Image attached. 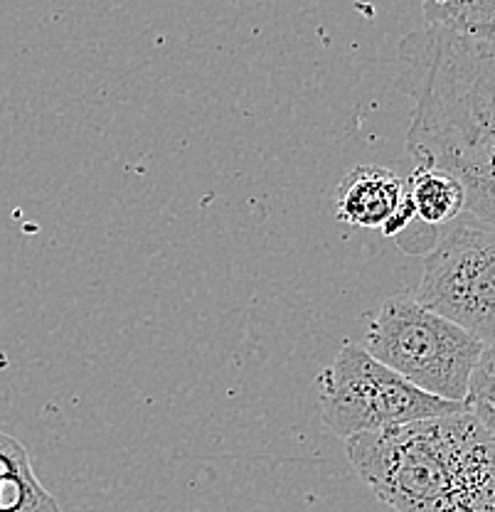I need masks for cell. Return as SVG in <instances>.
Returning a JSON list of instances; mask_svg holds the SVG:
<instances>
[{"label": "cell", "mask_w": 495, "mask_h": 512, "mask_svg": "<svg viewBox=\"0 0 495 512\" xmlns=\"http://www.w3.org/2000/svg\"><path fill=\"white\" fill-rule=\"evenodd\" d=\"M404 192L412 200L417 222L431 229H444L466 212V190L459 178L436 165L417 163L404 183Z\"/></svg>", "instance_id": "7"}, {"label": "cell", "mask_w": 495, "mask_h": 512, "mask_svg": "<svg viewBox=\"0 0 495 512\" xmlns=\"http://www.w3.org/2000/svg\"><path fill=\"white\" fill-rule=\"evenodd\" d=\"M424 28L495 40V0H424Z\"/></svg>", "instance_id": "9"}, {"label": "cell", "mask_w": 495, "mask_h": 512, "mask_svg": "<svg viewBox=\"0 0 495 512\" xmlns=\"http://www.w3.org/2000/svg\"><path fill=\"white\" fill-rule=\"evenodd\" d=\"M466 407L481 419L495 439V345H486L468 387Z\"/></svg>", "instance_id": "10"}, {"label": "cell", "mask_w": 495, "mask_h": 512, "mask_svg": "<svg viewBox=\"0 0 495 512\" xmlns=\"http://www.w3.org/2000/svg\"><path fill=\"white\" fill-rule=\"evenodd\" d=\"M422 306L495 345V224L461 215L424 254L414 293Z\"/></svg>", "instance_id": "5"}, {"label": "cell", "mask_w": 495, "mask_h": 512, "mask_svg": "<svg viewBox=\"0 0 495 512\" xmlns=\"http://www.w3.org/2000/svg\"><path fill=\"white\" fill-rule=\"evenodd\" d=\"M345 453L395 512H495V439L468 407L350 436Z\"/></svg>", "instance_id": "1"}, {"label": "cell", "mask_w": 495, "mask_h": 512, "mask_svg": "<svg viewBox=\"0 0 495 512\" xmlns=\"http://www.w3.org/2000/svg\"><path fill=\"white\" fill-rule=\"evenodd\" d=\"M404 200V180L382 165H358L335 192V217L350 227L382 229Z\"/></svg>", "instance_id": "6"}, {"label": "cell", "mask_w": 495, "mask_h": 512, "mask_svg": "<svg viewBox=\"0 0 495 512\" xmlns=\"http://www.w3.org/2000/svg\"><path fill=\"white\" fill-rule=\"evenodd\" d=\"M323 424L340 439L390 429L409 421L454 414L466 402H449L404 380L363 345L345 343L318 377Z\"/></svg>", "instance_id": "4"}, {"label": "cell", "mask_w": 495, "mask_h": 512, "mask_svg": "<svg viewBox=\"0 0 495 512\" xmlns=\"http://www.w3.org/2000/svg\"><path fill=\"white\" fill-rule=\"evenodd\" d=\"M0 512H62L30 463L28 448L0 431Z\"/></svg>", "instance_id": "8"}, {"label": "cell", "mask_w": 495, "mask_h": 512, "mask_svg": "<svg viewBox=\"0 0 495 512\" xmlns=\"http://www.w3.org/2000/svg\"><path fill=\"white\" fill-rule=\"evenodd\" d=\"M365 350L414 387L449 402H466L486 343L417 298L392 296L367 325Z\"/></svg>", "instance_id": "3"}, {"label": "cell", "mask_w": 495, "mask_h": 512, "mask_svg": "<svg viewBox=\"0 0 495 512\" xmlns=\"http://www.w3.org/2000/svg\"><path fill=\"white\" fill-rule=\"evenodd\" d=\"M422 52L409 153L459 178L466 212L495 224V40L424 28Z\"/></svg>", "instance_id": "2"}]
</instances>
